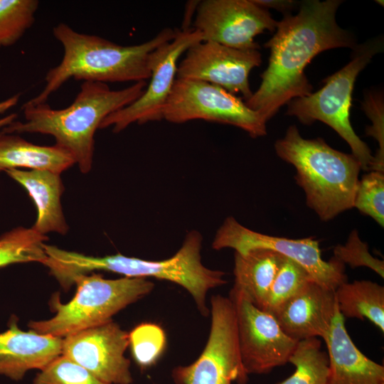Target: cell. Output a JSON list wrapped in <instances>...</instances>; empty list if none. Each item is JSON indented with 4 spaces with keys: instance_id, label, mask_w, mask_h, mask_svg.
Listing matches in <instances>:
<instances>
[{
    "instance_id": "cell-23",
    "label": "cell",
    "mask_w": 384,
    "mask_h": 384,
    "mask_svg": "<svg viewBox=\"0 0 384 384\" xmlns=\"http://www.w3.org/2000/svg\"><path fill=\"white\" fill-rule=\"evenodd\" d=\"M321 346L316 337L299 341L288 360L295 371L276 384H329V359Z\"/></svg>"
},
{
    "instance_id": "cell-11",
    "label": "cell",
    "mask_w": 384,
    "mask_h": 384,
    "mask_svg": "<svg viewBox=\"0 0 384 384\" xmlns=\"http://www.w3.org/2000/svg\"><path fill=\"white\" fill-rule=\"evenodd\" d=\"M203 41L202 33L193 28L178 29L174 39L161 44L150 53L151 80L143 94L132 104L107 116L99 129L112 126L113 132L119 133L134 123L162 120L176 79L178 59L190 47Z\"/></svg>"
},
{
    "instance_id": "cell-24",
    "label": "cell",
    "mask_w": 384,
    "mask_h": 384,
    "mask_svg": "<svg viewBox=\"0 0 384 384\" xmlns=\"http://www.w3.org/2000/svg\"><path fill=\"white\" fill-rule=\"evenodd\" d=\"M47 235L31 228L18 227L0 237V267L11 264L38 262L46 259L44 245Z\"/></svg>"
},
{
    "instance_id": "cell-2",
    "label": "cell",
    "mask_w": 384,
    "mask_h": 384,
    "mask_svg": "<svg viewBox=\"0 0 384 384\" xmlns=\"http://www.w3.org/2000/svg\"><path fill=\"white\" fill-rule=\"evenodd\" d=\"M203 237L197 230L186 235L178 250L162 260H148L121 254L93 257L52 247L48 252L50 274L64 288L69 289L78 275L96 270L114 272L128 277L156 278L184 288L203 316H208V292L227 283L225 272L211 270L201 261Z\"/></svg>"
},
{
    "instance_id": "cell-12",
    "label": "cell",
    "mask_w": 384,
    "mask_h": 384,
    "mask_svg": "<svg viewBox=\"0 0 384 384\" xmlns=\"http://www.w3.org/2000/svg\"><path fill=\"white\" fill-rule=\"evenodd\" d=\"M240 357L246 373L267 374L285 365L298 341L289 337L273 315L255 306L242 292L232 288Z\"/></svg>"
},
{
    "instance_id": "cell-5",
    "label": "cell",
    "mask_w": 384,
    "mask_h": 384,
    "mask_svg": "<svg viewBox=\"0 0 384 384\" xmlns=\"http://www.w3.org/2000/svg\"><path fill=\"white\" fill-rule=\"evenodd\" d=\"M277 156L292 164L307 206L322 221L353 208L361 166L352 154L331 147L321 139H305L297 127H288L274 143Z\"/></svg>"
},
{
    "instance_id": "cell-21",
    "label": "cell",
    "mask_w": 384,
    "mask_h": 384,
    "mask_svg": "<svg viewBox=\"0 0 384 384\" xmlns=\"http://www.w3.org/2000/svg\"><path fill=\"white\" fill-rule=\"evenodd\" d=\"M282 257L279 253L263 248L244 253L235 252L233 287L243 292L262 309Z\"/></svg>"
},
{
    "instance_id": "cell-15",
    "label": "cell",
    "mask_w": 384,
    "mask_h": 384,
    "mask_svg": "<svg viewBox=\"0 0 384 384\" xmlns=\"http://www.w3.org/2000/svg\"><path fill=\"white\" fill-rule=\"evenodd\" d=\"M129 334L112 320L63 338L62 353L108 384H132Z\"/></svg>"
},
{
    "instance_id": "cell-28",
    "label": "cell",
    "mask_w": 384,
    "mask_h": 384,
    "mask_svg": "<svg viewBox=\"0 0 384 384\" xmlns=\"http://www.w3.org/2000/svg\"><path fill=\"white\" fill-rule=\"evenodd\" d=\"M384 225V172L370 171L358 180L353 207Z\"/></svg>"
},
{
    "instance_id": "cell-16",
    "label": "cell",
    "mask_w": 384,
    "mask_h": 384,
    "mask_svg": "<svg viewBox=\"0 0 384 384\" xmlns=\"http://www.w3.org/2000/svg\"><path fill=\"white\" fill-rule=\"evenodd\" d=\"M335 291L311 282L283 304L273 316L291 338H324L337 310Z\"/></svg>"
},
{
    "instance_id": "cell-19",
    "label": "cell",
    "mask_w": 384,
    "mask_h": 384,
    "mask_svg": "<svg viewBox=\"0 0 384 384\" xmlns=\"http://www.w3.org/2000/svg\"><path fill=\"white\" fill-rule=\"evenodd\" d=\"M6 172L28 191L36 206L37 218L31 228L46 235L48 233L65 235L68 225L60 202L64 191L60 174L39 169H13Z\"/></svg>"
},
{
    "instance_id": "cell-27",
    "label": "cell",
    "mask_w": 384,
    "mask_h": 384,
    "mask_svg": "<svg viewBox=\"0 0 384 384\" xmlns=\"http://www.w3.org/2000/svg\"><path fill=\"white\" fill-rule=\"evenodd\" d=\"M165 346V333L157 324L143 323L129 334V346L134 360L142 367L153 365L163 353Z\"/></svg>"
},
{
    "instance_id": "cell-9",
    "label": "cell",
    "mask_w": 384,
    "mask_h": 384,
    "mask_svg": "<svg viewBox=\"0 0 384 384\" xmlns=\"http://www.w3.org/2000/svg\"><path fill=\"white\" fill-rule=\"evenodd\" d=\"M163 119L176 124L203 119L237 127L252 138L267 134V121L241 98L220 86L197 80L176 78Z\"/></svg>"
},
{
    "instance_id": "cell-20",
    "label": "cell",
    "mask_w": 384,
    "mask_h": 384,
    "mask_svg": "<svg viewBox=\"0 0 384 384\" xmlns=\"http://www.w3.org/2000/svg\"><path fill=\"white\" fill-rule=\"evenodd\" d=\"M75 161L64 149L56 145L34 144L14 134H0V171L27 168L60 174Z\"/></svg>"
},
{
    "instance_id": "cell-6",
    "label": "cell",
    "mask_w": 384,
    "mask_h": 384,
    "mask_svg": "<svg viewBox=\"0 0 384 384\" xmlns=\"http://www.w3.org/2000/svg\"><path fill=\"white\" fill-rule=\"evenodd\" d=\"M74 284L77 286L74 297L66 304L54 298L51 306L55 316L47 320L31 321L30 329L64 338L111 321L114 314L149 294L154 287L146 278L110 279L100 274L78 275L73 279Z\"/></svg>"
},
{
    "instance_id": "cell-25",
    "label": "cell",
    "mask_w": 384,
    "mask_h": 384,
    "mask_svg": "<svg viewBox=\"0 0 384 384\" xmlns=\"http://www.w3.org/2000/svg\"><path fill=\"white\" fill-rule=\"evenodd\" d=\"M312 281L314 280L303 267L283 255L261 310L273 315Z\"/></svg>"
},
{
    "instance_id": "cell-22",
    "label": "cell",
    "mask_w": 384,
    "mask_h": 384,
    "mask_svg": "<svg viewBox=\"0 0 384 384\" xmlns=\"http://www.w3.org/2000/svg\"><path fill=\"white\" fill-rule=\"evenodd\" d=\"M337 308L343 318L368 319L384 332V287L369 280L345 282L335 290Z\"/></svg>"
},
{
    "instance_id": "cell-29",
    "label": "cell",
    "mask_w": 384,
    "mask_h": 384,
    "mask_svg": "<svg viewBox=\"0 0 384 384\" xmlns=\"http://www.w3.org/2000/svg\"><path fill=\"white\" fill-rule=\"evenodd\" d=\"M33 384H108L72 359L60 355L36 375Z\"/></svg>"
},
{
    "instance_id": "cell-8",
    "label": "cell",
    "mask_w": 384,
    "mask_h": 384,
    "mask_svg": "<svg viewBox=\"0 0 384 384\" xmlns=\"http://www.w3.org/2000/svg\"><path fill=\"white\" fill-rule=\"evenodd\" d=\"M211 325L206 346L200 356L188 366L175 368L176 384H246V373L240 357L235 311L229 297L210 298Z\"/></svg>"
},
{
    "instance_id": "cell-30",
    "label": "cell",
    "mask_w": 384,
    "mask_h": 384,
    "mask_svg": "<svg viewBox=\"0 0 384 384\" xmlns=\"http://www.w3.org/2000/svg\"><path fill=\"white\" fill-rule=\"evenodd\" d=\"M334 257L351 268L366 267L384 277V262L374 257L368 251V245L359 238L357 230L350 233L344 245H338L334 249Z\"/></svg>"
},
{
    "instance_id": "cell-7",
    "label": "cell",
    "mask_w": 384,
    "mask_h": 384,
    "mask_svg": "<svg viewBox=\"0 0 384 384\" xmlns=\"http://www.w3.org/2000/svg\"><path fill=\"white\" fill-rule=\"evenodd\" d=\"M383 48L380 39H372L353 48V57L343 68L324 80L318 91L287 103L286 114L304 124L322 122L349 145L361 170L373 171L375 158L368 145L354 132L350 122L352 92L358 74Z\"/></svg>"
},
{
    "instance_id": "cell-3",
    "label": "cell",
    "mask_w": 384,
    "mask_h": 384,
    "mask_svg": "<svg viewBox=\"0 0 384 384\" xmlns=\"http://www.w3.org/2000/svg\"><path fill=\"white\" fill-rule=\"evenodd\" d=\"M147 82L140 81L119 90L107 83L83 81L73 102L64 109H53L45 103L22 106L25 122H13L1 133H40L49 134L55 144L66 150L80 171L88 173L93 161L95 134L109 114L137 100Z\"/></svg>"
},
{
    "instance_id": "cell-4",
    "label": "cell",
    "mask_w": 384,
    "mask_h": 384,
    "mask_svg": "<svg viewBox=\"0 0 384 384\" xmlns=\"http://www.w3.org/2000/svg\"><path fill=\"white\" fill-rule=\"evenodd\" d=\"M178 29L164 28L143 43L121 46L95 35L78 32L60 23L53 28L63 49L61 61L45 76V86L30 104L45 103L68 80L100 82L145 81L151 77L149 55L161 44L174 39Z\"/></svg>"
},
{
    "instance_id": "cell-18",
    "label": "cell",
    "mask_w": 384,
    "mask_h": 384,
    "mask_svg": "<svg viewBox=\"0 0 384 384\" xmlns=\"http://www.w3.org/2000/svg\"><path fill=\"white\" fill-rule=\"evenodd\" d=\"M338 308L324 341L329 359V384H384V366L354 344Z\"/></svg>"
},
{
    "instance_id": "cell-14",
    "label": "cell",
    "mask_w": 384,
    "mask_h": 384,
    "mask_svg": "<svg viewBox=\"0 0 384 384\" xmlns=\"http://www.w3.org/2000/svg\"><path fill=\"white\" fill-rule=\"evenodd\" d=\"M185 53L178 64L177 78L205 81L233 95L240 93L245 102L252 96L248 78L262 63L259 50H240L203 41Z\"/></svg>"
},
{
    "instance_id": "cell-34",
    "label": "cell",
    "mask_w": 384,
    "mask_h": 384,
    "mask_svg": "<svg viewBox=\"0 0 384 384\" xmlns=\"http://www.w3.org/2000/svg\"><path fill=\"white\" fill-rule=\"evenodd\" d=\"M375 2H379V4L382 6L383 5V1H375Z\"/></svg>"
},
{
    "instance_id": "cell-10",
    "label": "cell",
    "mask_w": 384,
    "mask_h": 384,
    "mask_svg": "<svg viewBox=\"0 0 384 384\" xmlns=\"http://www.w3.org/2000/svg\"><path fill=\"white\" fill-rule=\"evenodd\" d=\"M212 247L230 248L238 253L256 248L273 250L299 263L317 284L333 291L347 282L345 265L334 257L323 260L319 242L314 238L290 239L263 234L246 228L232 216L218 229Z\"/></svg>"
},
{
    "instance_id": "cell-31",
    "label": "cell",
    "mask_w": 384,
    "mask_h": 384,
    "mask_svg": "<svg viewBox=\"0 0 384 384\" xmlns=\"http://www.w3.org/2000/svg\"><path fill=\"white\" fill-rule=\"evenodd\" d=\"M362 107L373 123L366 129V135L375 139L379 145L378 150L374 156L375 164L373 171L384 172L383 100L381 94L369 92Z\"/></svg>"
},
{
    "instance_id": "cell-1",
    "label": "cell",
    "mask_w": 384,
    "mask_h": 384,
    "mask_svg": "<svg viewBox=\"0 0 384 384\" xmlns=\"http://www.w3.org/2000/svg\"><path fill=\"white\" fill-rule=\"evenodd\" d=\"M340 0H307L296 15L286 14L273 36L264 46L270 50L268 66L261 83L246 105L265 121L294 98L307 96L313 87L304 69L319 53L356 46L353 35L341 28L336 14Z\"/></svg>"
},
{
    "instance_id": "cell-26",
    "label": "cell",
    "mask_w": 384,
    "mask_h": 384,
    "mask_svg": "<svg viewBox=\"0 0 384 384\" xmlns=\"http://www.w3.org/2000/svg\"><path fill=\"white\" fill-rule=\"evenodd\" d=\"M38 0H0V48L15 44L35 22Z\"/></svg>"
},
{
    "instance_id": "cell-17",
    "label": "cell",
    "mask_w": 384,
    "mask_h": 384,
    "mask_svg": "<svg viewBox=\"0 0 384 384\" xmlns=\"http://www.w3.org/2000/svg\"><path fill=\"white\" fill-rule=\"evenodd\" d=\"M63 338L22 331L16 317L0 334V375L20 380L31 370L43 369L61 355Z\"/></svg>"
},
{
    "instance_id": "cell-33",
    "label": "cell",
    "mask_w": 384,
    "mask_h": 384,
    "mask_svg": "<svg viewBox=\"0 0 384 384\" xmlns=\"http://www.w3.org/2000/svg\"><path fill=\"white\" fill-rule=\"evenodd\" d=\"M21 94L18 93L8 99L0 102V114L4 113L11 107H14L18 102ZM16 114H10L6 117L0 119V128L5 127L14 122L16 118Z\"/></svg>"
},
{
    "instance_id": "cell-13",
    "label": "cell",
    "mask_w": 384,
    "mask_h": 384,
    "mask_svg": "<svg viewBox=\"0 0 384 384\" xmlns=\"http://www.w3.org/2000/svg\"><path fill=\"white\" fill-rule=\"evenodd\" d=\"M278 21L270 11L252 0H204L199 1L193 28L203 41L240 50H259L254 38L267 30L274 32Z\"/></svg>"
},
{
    "instance_id": "cell-32",
    "label": "cell",
    "mask_w": 384,
    "mask_h": 384,
    "mask_svg": "<svg viewBox=\"0 0 384 384\" xmlns=\"http://www.w3.org/2000/svg\"><path fill=\"white\" fill-rule=\"evenodd\" d=\"M252 1L257 6L267 10L269 9H274L284 12V14H289L297 5L296 1L290 0H252Z\"/></svg>"
}]
</instances>
